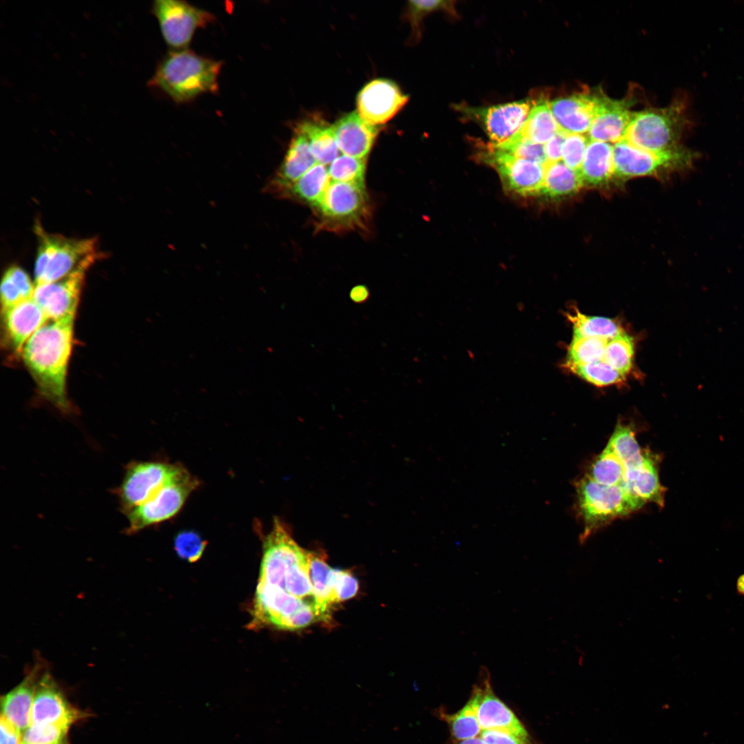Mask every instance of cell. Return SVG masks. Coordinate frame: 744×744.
I'll list each match as a JSON object with an SVG mask.
<instances>
[{
	"label": "cell",
	"mask_w": 744,
	"mask_h": 744,
	"mask_svg": "<svg viewBox=\"0 0 744 744\" xmlns=\"http://www.w3.org/2000/svg\"><path fill=\"white\" fill-rule=\"evenodd\" d=\"M262 551L251 628L294 630L329 619L330 611L318 599L309 579L308 551L278 518L265 537Z\"/></svg>",
	"instance_id": "obj_1"
},
{
	"label": "cell",
	"mask_w": 744,
	"mask_h": 744,
	"mask_svg": "<svg viewBox=\"0 0 744 744\" xmlns=\"http://www.w3.org/2000/svg\"><path fill=\"white\" fill-rule=\"evenodd\" d=\"M74 319L46 322L25 343L23 360L41 395L63 412L70 410L66 375L72 347Z\"/></svg>",
	"instance_id": "obj_2"
},
{
	"label": "cell",
	"mask_w": 744,
	"mask_h": 744,
	"mask_svg": "<svg viewBox=\"0 0 744 744\" xmlns=\"http://www.w3.org/2000/svg\"><path fill=\"white\" fill-rule=\"evenodd\" d=\"M223 62L189 49L169 51L157 65L149 85L161 90L176 103L192 101L218 90Z\"/></svg>",
	"instance_id": "obj_3"
},
{
	"label": "cell",
	"mask_w": 744,
	"mask_h": 744,
	"mask_svg": "<svg viewBox=\"0 0 744 744\" xmlns=\"http://www.w3.org/2000/svg\"><path fill=\"white\" fill-rule=\"evenodd\" d=\"M577 507L583 523L579 540L584 542L598 529L627 516L645 504L619 486L597 483L586 475L576 484Z\"/></svg>",
	"instance_id": "obj_4"
},
{
	"label": "cell",
	"mask_w": 744,
	"mask_h": 744,
	"mask_svg": "<svg viewBox=\"0 0 744 744\" xmlns=\"http://www.w3.org/2000/svg\"><path fill=\"white\" fill-rule=\"evenodd\" d=\"M685 124L683 104L679 102L663 109L634 112L625 139L654 154H679L686 149L679 144Z\"/></svg>",
	"instance_id": "obj_5"
},
{
	"label": "cell",
	"mask_w": 744,
	"mask_h": 744,
	"mask_svg": "<svg viewBox=\"0 0 744 744\" xmlns=\"http://www.w3.org/2000/svg\"><path fill=\"white\" fill-rule=\"evenodd\" d=\"M34 231L38 240L34 272L36 285L63 278L83 258L97 251L95 238H72L48 233L38 220Z\"/></svg>",
	"instance_id": "obj_6"
},
{
	"label": "cell",
	"mask_w": 744,
	"mask_h": 744,
	"mask_svg": "<svg viewBox=\"0 0 744 744\" xmlns=\"http://www.w3.org/2000/svg\"><path fill=\"white\" fill-rule=\"evenodd\" d=\"M198 485V480L182 466L151 497L125 514L126 533H136L175 516Z\"/></svg>",
	"instance_id": "obj_7"
},
{
	"label": "cell",
	"mask_w": 744,
	"mask_h": 744,
	"mask_svg": "<svg viewBox=\"0 0 744 744\" xmlns=\"http://www.w3.org/2000/svg\"><path fill=\"white\" fill-rule=\"evenodd\" d=\"M316 208L330 228L363 227L369 216L364 185L342 182L331 181Z\"/></svg>",
	"instance_id": "obj_8"
},
{
	"label": "cell",
	"mask_w": 744,
	"mask_h": 744,
	"mask_svg": "<svg viewBox=\"0 0 744 744\" xmlns=\"http://www.w3.org/2000/svg\"><path fill=\"white\" fill-rule=\"evenodd\" d=\"M103 254L96 251L83 258L63 278L50 283L35 285L33 300L39 305L48 320L56 321L74 319L86 272Z\"/></svg>",
	"instance_id": "obj_9"
},
{
	"label": "cell",
	"mask_w": 744,
	"mask_h": 744,
	"mask_svg": "<svg viewBox=\"0 0 744 744\" xmlns=\"http://www.w3.org/2000/svg\"><path fill=\"white\" fill-rule=\"evenodd\" d=\"M152 12L165 43L173 50L186 49L196 31L215 21L210 12L181 0H156Z\"/></svg>",
	"instance_id": "obj_10"
},
{
	"label": "cell",
	"mask_w": 744,
	"mask_h": 744,
	"mask_svg": "<svg viewBox=\"0 0 744 744\" xmlns=\"http://www.w3.org/2000/svg\"><path fill=\"white\" fill-rule=\"evenodd\" d=\"M695 156L692 152L659 155L623 139L613 146L614 176L628 179L657 175L663 171L683 170L692 167Z\"/></svg>",
	"instance_id": "obj_11"
},
{
	"label": "cell",
	"mask_w": 744,
	"mask_h": 744,
	"mask_svg": "<svg viewBox=\"0 0 744 744\" xmlns=\"http://www.w3.org/2000/svg\"><path fill=\"white\" fill-rule=\"evenodd\" d=\"M181 467L179 464L155 461L130 463L116 490L123 513L126 514L147 500Z\"/></svg>",
	"instance_id": "obj_12"
},
{
	"label": "cell",
	"mask_w": 744,
	"mask_h": 744,
	"mask_svg": "<svg viewBox=\"0 0 744 744\" xmlns=\"http://www.w3.org/2000/svg\"><path fill=\"white\" fill-rule=\"evenodd\" d=\"M478 683L469 701L473 705L483 730H498L530 741V734L514 712L494 693L489 672L482 668Z\"/></svg>",
	"instance_id": "obj_13"
},
{
	"label": "cell",
	"mask_w": 744,
	"mask_h": 744,
	"mask_svg": "<svg viewBox=\"0 0 744 744\" xmlns=\"http://www.w3.org/2000/svg\"><path fill=\"white\" fill-rule=\"evenodd\" d=\"M482 156L495 168L508 189L524 196L541 194L544 164L517 158L491 145Z\"/></svg>",
	"instance_id": "obj_14"
},
{
	"label": "cell",
	"mask_w": 744,
	"mask_h": 744,
	"mask_svg": "<svg viewBox=\"0 0 744 744\" xmlns=\"http://www.w3.org/2000/svg\"><path fill=\"white\" fill-rule=\"evenodd\" d=\"M535 103L526 99L464 110L481 123L491 145L499 146L520 132Z\"/></svg>",
	"instance_id": "obj_15"
},
{
	"label": "cell",
	"mask_w": 744,
	"mask_h": 744,
	"mask_svg": "<svg viewBox=\"0 0 744 744\" xmlns=\"http://www.w3.org/2000/svg\"><path fill=\"white\" fill-rule=\"evenodd\" d=\"M87 714L72 705L47 670L37 684L32 705L30 724L59 723L72 725Z\"/></svg>",
	"instance_id": "obj_16"
},
{
	"label": "cell",
	"mask_w": 744,
	"mask_h": 744,
	"mask_svg": "<svg viewBox=\"0 0 744 744\" xmlns=\"http://www.w3.org/2000/svg\"><path fill=\"white\" fill-rule=\"evenodd\" d=\"M409 96L393 81L374 79L357 96L358 113L367 123L379 126L391 120L407 103Z\"/></svg>",
	"instance_id": "obj_17"
},
{
	"label": "cell",
	"mask_w": 744,
	"mask_h": 744,
	"mask_svg": "<svg viewBox=\"0 0 744 744\" xmlns=\"http://www.w3.org/2000/svg\"><path fill=\"white\" fill-rule=\"evenodd\" d=\"M46 670L44 661L38 657L23 680L1 696V716L21 733L30 724L32 705L37 684Z\"/></svg>",
	"instance_id": "obj_18"
},
{
	"label": "cell",
	"mask_w": 744,
	"mask_h": 744,
	"mask_svg": "<svg viewBox=\"0 0 744 744\" xmlns=\"http://www.w3.org/2000/svg\"><path fill=\"white\" fill-rule=\"evenodd\" d=\"M598 95L576 94L550 102L552 114L559 131L568 134H583L589 131L595 118Z\"/></svg>",
	"instance_id": "obj_19"
},
{
	"label": "cell",
	"mask_w": 744,
	"mask_h": 744,
	"mask_svg": "<svg viewBox=\"0 0 744 744\" xmlns=\"http://www.w3.org/2000/svg\"><path fill=\"white\" fill-rule=\"evenodd\" d=\"M633 115L628 103L599 94L597 111L588 138L592 141L617 143L625 139Z\"/></svg>",
	"instance_id": "obj_20"
},
{
	"label": "cell",
	"mask_w": 744,
	"mask_h": 744,
	"mask_svg": "<svg viewBox=\"0 0 744 744\" xmlns=\"http://www.w3.org/2000/svg\"><path fill=\"white\" fill-rule=\"evenodd\" d=\"M339 149L347 156L366 158L379 133V126L365 121L352 112L332 125Z\"/></svg>",
	"instance_id": "obj_21"
},
{
	"label": "cell",
	"mask_w": 744,
	"mask_h": 744,
	"mask_svg": "<svg viewBox=\"0 0 744 744\" xmlns=\"http://www.w3.org/2000/svg\"><path fill=\"white\" fill-rule=\"evenodd\" d=\"M285 158L265 191L279 194L318 163L307 137L296 130Z\"/></svg>",
	"instance_id": "obj_22"
},
{
	"label": "cell",
	"mask_w": 744,
	"mask_h": 744,
	"mask_svg": "<svg viewBox=\"0 0 744 744\" xmlns=\"http://www.w3.org/2000/svg\"><path fill=\"white\" fill-rule=\"evenodd\" d=\"M3 315L6 334L17 353H21L27 340L48 320L32 298L3 311Z\"/></svg>",
	"instance_id": "obj_23"
},
{
	"label": "cell",
	"mask_w": 744,
	"mask_h": 744,
	"mask_svg": "<svg viewBox=\"0 0 744 744\" xmlns=\"http://www.w3.org/2000/svg\"><path fill=\"white\" fill-rule=\"evenodd\" d=\"M613 147L608 143L590 141L578 171L583 185L598 187L614 176Z\"/></svg>",
	"instance_id": "obj_24"
},
{
	"label": "cell",
	"mask_w": 744,
	"mask_h": 744,
	"mask_svg": "<svg viewBox=\"0 0 744 744\" xmlns=\"http://www.w3.org/2000/svg\"><path fill=\"white\" fill-rule=\"evenodd\" d=\"M544 170L541 194L551 198L573 195L584 186L579 172L561 161L547 162Z\"/></svg>",
	"instance_id": "obj_25"
},
{
	"label": "cell",
	"mask_w": 744,
	"mask_h": 744,
	"mask_svg": "<svg viewBox=\"0 0 744 744\" xmlns=\"http://www.w3.org/2000/svg\"><path fill=\"white\" fill-rule=\"evenodd\" d=\"M606 447L621 461L626 472L639 468L650 454L640 448L634 428L621 423L616 426Z\"/></svg>",
	"instance_id": "obj_26"
},
{
	"label": "cell",
	"mask_w": 744,
	"mask_h": 744,
	"mask_svg": "<svg viewBox=\"0 0 744 744\" xmlns=\"http://www.w3.org/2000/svg\"><path fill=\"white\" fill-rule=\"evenodd\" d=\"M296 130L307 137L318 163L326 165L338 157L340 149L332 126L322 121H307L301 123Z\"/></svg>",
	"instance_id": "obj_27"
},
{
	"label": "cell",
	"mask_w": 744,
	"mask_h": 744,
	"mask_svg": "<svg viewBox=\"0 0 744 744\" xmlns=\"http://www.w3.org/2000/svg\"><path fill=\"white\" fill-rule=\"evenodd\" d=\"M330 183L328 169L318 163L279 195L296 198L316 207Z\"/></svg>",
	"instance_id": "obj_28"
},
{
	"label": "cell",
	"mask_w": 744,
	"mask_h": 744,
	"mask_svg": "<svg viewBox=\"0 0 744 744\" xmlns=\"http://www.w3.org/2000/svg\"><path fill=\"white\" fill-rule=\"evenodd\" d=\"M559 132L552 114L550 103L541 100L535 103L519 134L535 143H547Z\"/></svg>",
	"instance_id": "obj_29"
},
{
	"label": "cell",
	"mask_w": 744,
	"mask_h": 744,
	"mask_svg": "<svg viewBox=\"0 0 744 744\" xmlns=\"http://www.w3.org/2000/svg\"><path fill=\"white\" fill-rule=\"evenodd\" d=\"M309 579L314 593L322 605L329 611L334 599V586L337 570L331 568L325 557L320 553L308 552Z\"/></svg>",
	"instance_id": "obj_30"
},
{
	"label": "cell",
	"mask_w": 744,
	"mask_h": 744,
	"mask_svg": "<svg viewBox=\"0 0 744 744\" xmlns=\"http://www.w3.org/2000/svg\"><path fill=\"white\" fill-rule=\"evenodd\" d=\"M566 317L572 326L575 337L610 340L623 332L617 320L602 316H588L577 308L567 313Z\"/></svg>",
	"instance_id": "obj_31"
},
{
	"label": "cell",
	"mask_w": 744,
	"mask_h": 744,
	"mask_svg": "<svg viewBox=\"0 0 744 744\" xmlns=\"http://www.w3.org/2000/svg\"><path fill=\"white\" fill-rule=\"evenodd\" d=\"M35 286L20 267L10 266L5 271L1 284L2 312L32 298Z\"/></svg>",
	"instance_id": "obj_32"
},
{
	"label": "cell",
	"mask_w": 744,
	"mask_h": 744,
	"mask_svg": "<svg viewBox=\"0 0 744 744\" xmlns=\"http://www.w3.org/2000/svg\"><path fill=\"white\" fill-rule=\"evenodd\" d=\"M586 475L598 484L619 486L626 490L625 467L608 447L594 459Z\"/></svg>",
	"instance_id": "obj_33"
},
{
	"label": "cell",
	"mask_w": 744,
	"mask_h": 744,
	"mask_svg": "<svg viewBox=\"0 0 744 744\" xmlns=\"http://www.w3.org/2000/svg\"><path fill=\"white\" fill-rule=\"evenodd\" d=\"M634 355V339L623 331L607 342L603 360L626 377L632 369Z\"/></svg>",
	"instance_id": "obj_34"
},
{
	"label": "cell",
	"mask_w": 744,
	"mask_h": 744,
	"mask_svg": "<svg viewBox=\"0 0 744 744\" xmlns=\"http://www.w3.org/2000/svg\"><path fill=\"white\" fill-rule=\"evenodd\" d=\"M608 340L573 336L568 347L567 359L564 364L583 365L602 360Z\"/></svg>",
	"instance_id": "obj_35"
},
{
	"label": "cell",
	"mask_w": 744,
	"mask_h": 744,
	"mask_svg": "<svg viewBox=\"0 0 744 744\" xmlns=\"http://www.w3.org/2000/svg\"><path fill=\"white\" fill-rule=\"evenodd\" d=\"M442 716L447 722L455 741L480 736L483 731L475 709L469 701L457 712L451 714L444 713Z\"/></svg>",
	"instance_id": "obj_36"
},
{
	"label": "cell",
	"mask_w": 744,
	"mask_h": 744,
	"mask_svg": "<svg viewBox=\"0 0 744 744\" xmlns=\"http://www.w3.org/2000/svg\"><path fill=\"white\" fill-rule=\"evenodd\" d=\"M565 367L583 380L597 386H607L622 383L626 377L612 368L603 360L583 364H564Z\"/></svg>",
	"instance_id": "obj_37"
},
{
	"label": "cell",
	"mask_w": 744,
	"mask_h": 744,
	"mask_svg": "<svg viewBox=\"0 0 744 744\" xmlns=\"http://www.w3.org/2000/svg\"><path fill=\"white\" fill-rule=\"evenodd\" d=\"M365 159L347 155L338 156L328 169L331 181L364 185Z\"/></svg>",
	"instance_id": "obj_38"
},
{
	"label": "cell",
	"mask_w": 744,
	"mask_h": 744,
	"mask_svg": "<svg viewBox=\"0 0 744 744\" xmlns=\"http://www.w3.org/2000/svg\"><path fill=\"white\" fill-rule=\"evenodd\" d=\"M70 725L65 724H30L22 735L21 744H70Z\"/></svg>",
	"instance_id": "obj_39"
},
{
	"label": "cell",
	"mask_w": 744,
	"mask_h": 744,
	"mask_svg": "<svg viewBox=\"0 0 744 744\" xmlns=\"http://www.w3.org/2000/svg\"><path fill=\"white\" fill-rule=\"evenodd\" d=\"M493 147L502 149L519 158L532 161L544 165L547 163L544 145L535 143L524 138L520 135L519 132L508 142L501 145Z\"/></svg>",
	"instance_id": "obj_40"
},
{
	"label": "cell",
	"mask_w": 744,
	"mask_h": 744,
	"mask_svg": "<svg viewBox=\"0 0 744 744\" xmlns=\"http://www.w3.org/2000/svg\"><path fill=\"white\" fill-rule=\"evenodd\" d=\"M409 19L413 32L418 36L420 23L424 16L436 10H444L452 15H456L453 1L431 0L409 1Z\"/></svg>",
	"instance_id": "obj_41"
},
{
	"label": "cell",
	"mask_w": 744,
	"mask_h": 744,
	"mask_svg": "<svg viewBox=\"0 0 744 744\" xmlns=\"http://www.w3.org/2000/svg\"><path fill=\"white\" fill-rule=\"evenodd\" d=\"M589 141L588 136L583 134L566 135L562 146L563 163L571 169L579 171Z\"/></svg>",
	"instance_id": "obj_42"
},
{
	"label": "cell",
	"mask_w": 744,
	"mask_h": 744,
	"mask_svg": "<svg viewBox=\"0 0 744 744\" xmlns=\"http://www.w3.org/2000/svg\"><path fill=\"white\" fill-rule=\"evenodd\" d=\"M205 546L206 542L193 531L181 532L174 541V547L178 556L189 562H194L201 557Z\"/></svg>",
	"instance_id": "obj_43"
},
{
	"label": "cell",
	"mask_w": 744,
	"mask_h": 744,
	"mask_svg": "<svg viewBox=\"0 0 744 744\" xmlns=\"http://www.w3.org/2000/svg\"><path fill=\"white\" fill-rule=\"evenodd\" d=\"M358 590V581L357 579L351 573L338 569L334 586L335 603L351 599L355 595Z\"/></svg>",
	"instance_id": "obj_44"
},
{
	"label": "cell",
	"mask_w": 744,
	"mask_h": 744,
	"mask_svg": "<svg viewBox=\"0 0 744 744\" xmlns=\"http://www.w3.org/2000/svg\"><path fill=\"white\" fill-rule=\"evenodd\" d=\"M480 737L488 744H533L513 734L498 730H483Z\"/></svg>",
	"instance_id": "obj_45"
},
{
	"label": "cell",
	"mask_w": 744,
	"mask_h": 744,
	"mask_svg": "<svg viewBox=\"0 0 744 744\" xmlns=\"http://www.w3.org/2000/svg\"><path fill=\"white\" fill-rule=\"evenodd\" d=\"M566 134L559 132L544 146L547 162H557L561 158L562 146Z\"/></svg>",
	"instance_id": "obj_46"
},
{
	"label": "cell",
	"mask_w": 744,
	"mask_h": 744,
	"mask_svg": "<svg viewBox=\"0 0 744 744\" xmlns=\"http://www.w3.org/2000/svg\"><path fill=\"white\" fill-rule=\"evenodd\" d=\"M0 730V744H21L23 733L1 716Z\"/></svg>",
	"instance_id": "obj_47"
},
{
	"label": "cell",
	"mask_w": 744,
	"mask_h": 744,
	"mask_svg": "<svg viewBox=\"0 0 744 744\" xmlns=\"http://www.w3.org/2000/svg\"><path fill=\"white\" fill-rule=\"evenodd\" d=\"M350 297L353 302L361 303L367 300L369 291L364 286H355L351 291Z\"/></svg>",
	"instance_id": "obj_48"
},
{
	"label": "cell",
	"mask_w": 744,
	"mask_h": 744,
	"mask_svg": "<svg viewBox=\"0 0 744 744\" xmlns=\"http://www.w3.org/2000/svg\"><path fill=\"white\" fill-rule=\"evenodd\" d=\"M453 744H488V743L483 738H482L480 736H478V737H475V738H470V739H466V740H463V741H455Z\"/></svg>",
	"instance_id": "obj_49"
},
{
	"label": "cell",
	"mask_w": 744,
	"mask_h": 744,
	"mask_svg": "<svg viewBox=\"0 0 744 744\" xmlns=\"http://www.w3.org/2000/svg\"><path fill=\"white\" fill-rule=\"evenodd\" d=\"M738 589L744 593V576L743 578H740L738 582Z\"/></svg>",
	"instance_id": "obj_50"
}]
</instances>
